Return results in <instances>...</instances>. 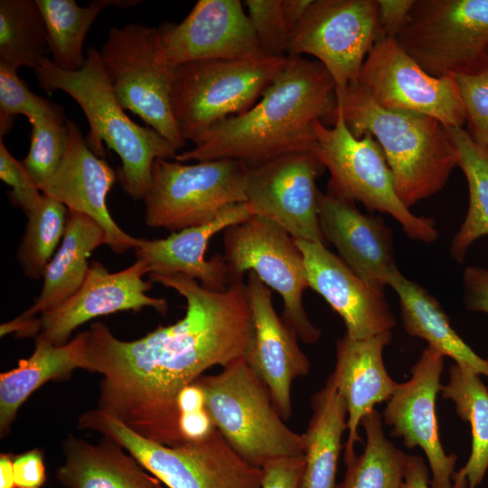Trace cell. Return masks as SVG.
<instances>
[{
    "label": "cell",
    "instance_id": "8992f818",
    "mask_svg": "<svg viewBox=\"0 0 488 488\" xmlns=\"http://www.w3.org/2000/svg\"><path fill=\"white\" fill-rule=\"evenodd\" d=\"M80 429L108 436L167 488H261L263 469L239 455L214 428L204 438L167 446L148 440L95 408L82 413Z\"/></svg>",
    "mask_w": 488,
    "mask_h": 488
},
{
    "label": "cell",
    "instance_id": "e575fe53",
    "mask_svg": "<svg viewBox=\"0 0 488 488\" xmlns=\"http://www.w3.org/2000/svg\"><path fill=\"white\" fill-rule=\"evenodd\" d=\"M68 208L42 193L26 216L28 221L17 250L23 274L30 279L42 277L65 233Z\"/></svg>",
    "mask_w": 488,
    "mask_h": 488
},
{
    "label": "cell",
    "instance_id": "484cf974",
    "mask_svg": "<svg viewBox=\"0 0 488 488\" xmlns=\"http://www.w3.org/2000/svg\"><path fill=\"white\" fill-rule=\"evenodd\" d=\"M62 451L65 460L57 479L66 488H165L108 436L91 444L70 434Z\"/></svg>",
    "mask_w": 488,
    "mask_h": 488
},
{
    "label": "cell",
    "instance_id": "bcb514c9",
    "mask_svg": "<svg viewBox=\"0 0 488 488\" xmlns=\"http://www.w3.org/2000/svg\"><path fill=\"white\" fill-rule=\"evenodd\" d=\"M312 2L313 0H281L282 15L290 33L302 21Z\"/></svg>",
    "mask_w": 488,
    "mask_h": 488
},
{
    "label": "cell",
    "instance_id": "f546056e",
    "mask_svg": "<svg viewBox=\"0 0 488 488\" xmlns=\"http://www.w3.org/2000/svg\"><path fill=\"white\" fill-rule=\"evenodd\" d=\"M441 392L455 403L457 415L472 428L470 456L453 474V488H477L488 470V389L480 374L455 363Z\"/></svg>",
    "mask_w": 488,
    "mask_h": 488
},
{
    "label": "cell",
    "instance_id": "60d3db41",
    "mask_svg": "<svg viewBox=\"0 0 488 488\" xmlns=\"http://www.w3.org/2000/svg\"><path fill=\"white\" fill-rule=\"evenodd\" d=\"M304 465V455L268 461L261 467V488H298Z\"/></svg>",
    "mask_w": 488,
    "mask_h": 488
},
{
    "label": "cell",
    "instance_id": "277c9868",
    "mask_svg": "<svg viewBox=\"0 0 488 488\" xmlns=\"http://www.w3.org/2000/svg\"><path fill=\"white\" fill-rule=\"evenodd\" d=\"M39 86L51 93L70 95L81 108L89 126L87 144L99 157L103 143L115 151L122 165L118 178L123 190L135 201L143 200L157 158L170 160L174 148L150 127H141L126 114L114 93L100 52L87 49L86 61L76 71L63 70L44 58L33 69Z\"/></svg>",
    "mask_w": 488,
    "mask_h": 488
},
{
    "label": "cell",
    "instance_id": "44dd1931",
    "mask_svg": "<svg viewBox=\"0 0 488 488\" xmlns=\"http://www.w3.org/2000/svg\"><path fill=\"white\" fill-rule=\"evenodd\" d=\"M317 211L325 241L361 280L384 293L399 270L390 228L379 216L362 213L354 202L318 190Z\"/></svg>",
    "mask_w": 488,
    "mask_h": 488
},
{
    "label": "cell",
    "instance_id": "30bf717a",
    "mask_svg": "<svg viewBox=\"0 0 488 488\" xmlns=\"http://www.w3.org/2000/svg\"><path fill=\"white\" fill-rule=\"evenodd\" d=\"M396 39L432 76L479 72L488 68V0H414Z\"/></svg>",
    "mask_w": 488,
    "mask_h": 488
},
{
    "label": "cell",
    "instance_id": "2e32d148",
    "mask_svg": "<svg viewBox=\"0 0 488 488\" xmlns=\"http://www.w3.org/2000/svg\"><path fill=\"white\" fill-rule=\"evenodd\" d=\"M157 30V57L170 68L196 61L267 55L239 0H198L181 23H165Z\"/></svg>",
    "mask_w": 488,
    "mask_h": 488
},
{
    "label": "cell",
    "instance_id": "83f0119b",
    "mask_svg": "<svg viewBox=\"0 0 488 488\" xmlns=\"http://www.w3.org/2000/svg\"><path fill=\"white\" fill-rule=\"evenodd\" d=\"M389 286L399 297L403 327L408 334L425 340L427 346L450 357L459 366L488 377V360L479 356L457 334L432 295L399 270L391 276Z\"/></svg>",
    "mask_w": 488,
    "mask_h": 488
},
{
    "label": "cell",
    "instance_id": "9c48e42d",
    "mask_svg": "<svg viewBox=\"0 0 488 488\" xmlns=\"http://www.w3.org/2000/svg\"><path fill=\"white\" fill-rule=\"evenodd\" d=\"M249 169L233 159L189 164L157 158L143 198L145 224L173 233L213 221L227 206L246 202Z\"/></svg>",
    "mask_w": 488,
    "mask_h": 488
},
{
    "label": "cell",
    "instance_id": "5bb4252c",
    "mask_svg": "<svg viewBox=\"0 0 488 488\" xmlns=\"http://www.w3.org/2000/svg\"><path fill=\"white\" fill-rule=\"evenodd\" d=\"M356 80L383 108L427 115L449 127L466 123L455 77L428 74L396 38L375 42Z\"/></svg>",
    "mask_w": 488,
    "mask_h": 488
},
{
    "label": "cell",
    "instance_id": "d6986e66",
    "mask_svg": "<svg viewBox=\"0 0 488 488\" xmlns=\"http://www.w3.org/2000/svg\"><path fill=\"white\" fill-rule=\"evenodd\" d=\"M246 284L251 327L243 359L267 386L275 408L286 420L292 415V383L309 373L310 361L299 347L296 332L277 314L270 288L252 271Z\"/></svg>",
    "mask_w": 488,
    "mask_h": 488
},
{
    "label": "cell",
    "instance_id": "7402d4cb",
    "mask_svg": "<svg viewBox=\"0 0 488 488\" xmlns=\"http://www.w3.org/2000/svg\"><path fill=\"white\" fill-rule=\"evenodd\" d=\"M295 241L304 258L309 287L342 317L347 336L365 339L391 331L396 318L384 293L367 285L325 244Z\"/></svg>",
    "mask_w": 488,
    "mask_h": 488
},
{
    "label": "cell",
    "instance_id": "b9f144b4",
    "mask_svg": "<svg viewBox=\"0 0 488 488\" xmlns=\"http://www.w3.org/2000/svg\"><path fill=\"white\" fill-rule=\"evenodd\" d=\"M14 474L16 488H42L47 478L42 452L36 448L14 455Z\"/></svg>",
    "mask_w": 488,
    "mask_h": 488
},
{
    "label": "cell",
    "instance_id": "7bdbcfd3",
    "mask_svg": "<svg viewBox=\"0 0 488 488\" xmlns=\"http://www.w3.org/2000/svg\"><path fill=\"white\" fill-rule=\"evenodd\" d=\"M462 279L466 308L488 314V268L477 266L466 267Z\"/></svg>",
    "mask_w": 488,
    "mask_h": 488
},
{
    "label": "cell",
    "instance_id": "9a60e30c",
    "mask_svg": "<svg viewBox=\"0 0 488 488\" xmlns=\"http://www.w3.org/2000/svg\"><path fill=\"white\" fill-rule=\"evenodd\" d=\"M309 152L280 155L249 169L246 202L296 239L325 243L317 211L316 179L324 170Z\"/></svg>",
    "mask_w": 488,
    "mask_h": 488
},
{
    "label": "cell",
    "instance_id": "4dcf8cb0",
    "mask_svg": "<svg viewBox=\"0 0 488 488\" xmlns=\"http://www.w3.org/2000/svg\"><path fill=\"white\" fill-rule=\"evenodd\" d=\"M47 29L52 61L63 70H80L85 61L82 49L90 26L101 11L140 3L135 0H93L85 7L74 0H35Z\"/></svg>",
    "mask_w": 488,
    "mask_h": 488
},
{
    "label": "cell",
    "instance_id": "ffe728a7",
    "mask_svg": "<svg viewBox=\"0 0 488 488\" xmlns=\"http://www.w3.org/2000/svg\"><path fill=\"white\" fill-rule=\"evenodd\" d=\"M115 180V171L90 149L79 127L68 119L65 155L54 174L39 188L69 210L95 220L103 228L110 249L123 253L135 249L140 239L126 233L108 210L107 195Z\"/></svg>",
    "mask_w": 488,
    "mask_h": 488
},
{
    "label": "cell",
    "instance_id": "7c38bea8",
    "mask_svg": "<svg viewBox=\"0 0 488 488\" xmlns=\"http://www.w3.org/2000/svg\"><path fill=\"white\" fill-rule=\"evenodd\" d=\"M224 258L230 284L254 272L283 300L282 318L305 343H314L321 331L309 319L303 294L309 287L302 252L295 239L275 222L252 215L223 230Z\"/></svg>",
    "mask_w": 488,
    "mask_h": 488
},
{
    "label": "cell",
    "instance_id": "d6a6232c",
    "mask_svg": "<svg viewBox=\"0 0 488 488\" xmlns=\"http://www.w3.org/2000/svg\"><path fill=\"white\" fill-rule=\"evenodd\" d=\"M361 424L366 435L364 451L345 464L344 478L334 488H401L408 455L386 437L376 409L364 416Z\"/></svg>",
    "mask_w": 488,
    "mask_h": 488
},
{
    "label": "cell",
    "instance_id": "cb8c5ba5",
    "mask_svg": "<svg viewBox=\"0 0 488 488\" xmlns=\"http://www.w3.org/2000/svg\"><path fill=\"white\" fill-rule=\"evenodd\" d=\"M391 331L365 339L346 334L336 341V364L332 373L347 412L348 437L344 445V462L356 456L354 446L361 440L358 427L374 405L388 401L397 382L386 371L383 350L391 341Z\"/></svg>",
    "mask_w": 488,
    "mask_h": 488
},
{
    "label": "cell",
    "instance_id": "d4e9b609",
    "mask_svg": "<svg viewBox=\"0 0 488 488\" xmlns=\"http://www.w3.org/2000/svg\"><path fill=\"white\" fill-rule=\"evenodd\" d=\"M88 331L63 345H54L35 336L33 353L20 359L17 366L0 374V435L10 431L23 402L41 386L51 380L67 379L76 369L89 371Z\"/></svg>",
    "mask_w": 488,
    "mask_h": 488
},
{
    "label": "cell",
    "instance_id": "ee69618b",
    "mask_svg": "<svg viewBox=\"0 0 488 488\" xmlns=\"http://www.w3.org/2000/svg\"><path fill=\"white\" fill-rule=\"evenodd\" d=\"M379 39L397 38L407 21L414 0H377Z\"/></svg>",
    "mask_w": 488,
    "mask_h": 488
},
{
    "label": "cell",
    "instance_id": "7dc6e473",
    "mask_svg": "<svg viewBox=\"0 0 488 488\" xmlns=\"http://www.w3.org/2000/svg\"><path fill=\"white\" fill-rule=\"evenodd\" d=\"M0 488H16L14 474V455H0Z\"/></svg>",
    "mask_w": 488,
    "mask_h": 488
},
{
    "label": "cell",
    "instance_id": "74e56055",
    "mask_svg": "<svg viewBox=\"0 0 488 488\" xmlns=\"http://www.w3.org/2000/svg\"><path fill=\"white\" fill-rule=\"evenodd\" d=\"M454 77L465 107V130L473 142L488 154V68Z\"/></svg>",
    "mask_w": 488,
    "mask_h": 488
},
{
    "label": "cell",
    "instance_id": "52a82bcc",
    "mask_svg": "<svg viewBox=\"0 0 488 488\" xmlns=\"http://www.w3.org/2000/svg\"><path fill=\"white\" fill-rule=\"evenodd\" d=\"M314 129L316 139L311 153L330 173L327 193L391 215L414 240H436L434 220L415 215L400 201L382 148L371 135L355 137L338 107L333 126L316 120Z\"/></svg>",
    "mask_w": 488,
    "mask_h": 488
},
{
    "label": "cell",
    "instance_id": "7a4b0ae2",
    "mask_svg": "<svg viewBox=\"0 0 488 488\" xmlns=\"http://www.w3.org/2000/svg\"><path fill=\"white\" fill-rule=\"evenodd\" d=\"M336 112V86L325 67L287 55L252 108L217 123L192 149L174 158L181 163L233 159L250 167L290 153H311L316 139L314 122L333 126Z\"/></svg>",
    "mask_w": 488,
    "mask_h": 488
},
{
    "label": "cell",
    "instance_id": "ba28073f",
    "mask_svg": "<svg viewBox=\"0 0 488 488\" xmlns=\"http://www.w3.org/2000/svg\"><path fill=\"white\" fill-rule=\"evenodd\" d=\"M286 56L205 60L173 68L171 103L182 136L194 144L214 125L252 108Z\"/></svg>",
    "mask_w": 488,
    "mask_h": 488
},
{
    "label": "cell",
    "instance_id": "f6af8a7d",
    "mask_svg": "<svg viewBox=\"0 0 488 488\" xmlns=\"http://www.w3.org/2000/svg\"><path fill=\"white\" fill-rule=\"evenodd\" d=\"M401 488H430L429 473L423 457L408 456Z\"/></svg>",
    "mask_w": 488,
    "mask_h": 488
},
{
    "label": "cell",
    "instance_id": "8d00e7d4",
    "mask_svg": "<svg viewBox=\"0 0 488 488\" xmlns=\"http://www.w3.org/2000/svg\"><path fill=\"white\" fill-rule=\"evenodd\" d=\"M51 104L29 89L17 70L0 65V138L12 128L14 116L23 115L30 121Z\"/></svg>",
    "mask_w": 488,
    "mask_h": 488
},
{
    "label": "cell",
    "instance_id": "1f68e13d",
    "mask_svg": "<svg viewBox=\"0 0 488 488\" xmlns=\"http://www.w3.org/2000/svg\"><path fill=\"white\" fill-rule=\"evenodd\" d=\"M456 153L457 166L464 173L469 192L465 218L453 238L450 255L465 260L474 242L488 236V154L481 150L464 127H446Z\"/></svg>",
    "mask_w": 488,
    "mask_h": 488
},
{
    "label": "cell",
    "instance_id": "4fadbf2b",
    "mask_svg": "<svg viewBox=\"0 0 488 488\" xmlns=\"http://www.w3.org/2000/svg\"><path fill=\"white\" fill-rule=\"evenodd\" d=\"M378 39L377 0H313L291 33L287 55L315 57L339 95L358 79Z\"/></svg>",
    "mask_w": 488,
    "mask_h": 488
},
{
    "label": "cell",
    "instance_id": "ac0fdd59",
    "mask_svg": "<svg viewBox=\"0 0 488 488\" xmlns=\"http://www.w3.org/2000/svg\"><path fill=\"white\" fill-rule=\"evenodd\" d=\"M146 274L147 265L140 258L117 272H109L100 262H91L77 292L38 318L40 331L37 335L54 345H63L76 328L99 316L120 311H139L144 307H152L165 315L168 310L166 300L145 294L152 288V282L143 279Z\"/></svg>",
    "mask_w": 488,
    "mask_h": 488
},
{
    "label": "cell",
    "instance_id": "e0dca14e",
    "mask_svg": "<svg viewBox=\"0 0 488 488\" xmlns=\"http://www.w3.org/2000/svg\"><path fill=\"white\" fill-rule=\"evenodd\" d=\"M445 356L427 346L411 368V377L398 383L382 414L392 427L391 436L402 437L408 448L419 446L429 464L430 488H453L456 455H446L441 445L436 399L442 385Z\"/></svg>",
    "mask_w": 488,
    "mask_h": 488
},
{
    "label": "cell",
    "instance_id": "5b68a950",
    "mask_svg": "<svg viewBox=\"0 0 488 488\" xmlns=\"http://www.w3.org/2000/svg\"><path fill=\"white\" fill-rule=\"evenodd\" d=\"M194 382L214 427L249 464L261 468L273 459L304 455L303 435L284 423L268 389L243 358Z\"/></svg>",
    "mask_w": 488,
    "mask_h": 488
},
{
    "label": "cell",
    "instance_id": "f35d334b",
    "mask_svg": "<svg viewBox=\"0 0 488 488\" xmlns=\"http://www.w3.org/2000/svg\"><path fill=\"white\" fill-rule=\"evenodd\" d=\"M248 16L263 52L287 56L290 31L281 12V0H246Z\"/></svg>",
    "mask_w": 488,
    "mask_h": 488
},
{
    "label": "cell",
    "instance_id": "ab89813d",
    "mask_svg": "<svg viewBox=\"0 0 488 488\" xmlns=\"http://www.w3.org/2000/svg\"><path fill=\"white\" fill-rule=\"evenodd\" d=\"M0 179L8 184L10 200L20 207L25 214L31 211L40 202L42 193L36 182L24 169L22 162L17 161L7 150L0 138Z\"/></svg>",
    "mask_w": 488,
    "mask_h": 488
},
{
    "label": "cell",
    "instance_id": "f1b7e54d",
    "mask_svg": "<svg viewBox=\"0 0 488 488\" xmlns=\"http://www.w3.org/2000/svg\"><path fill=\"white\" fill-rule=\"evenodd\" d=\"M312 416L304 441L305 465L298 488H334L348 412L331 374L311 398Z\"/></svg>",
    "mask_w": 488,
    "mask_h": 488
},
{
    "label": "cell",
    "instance_id": "3957f363",
    "mask_svg": "<svg viewBox=\"0 0 488 488\" xmlns=\"http://www.w3.org/2000/svg\"><path fill=\"white\" fill-rule=\"evenodd\" d=\"M336 98L351 133L358 138L370 134L381 146L398 196L406 207L446 186L457 160L446 128L437 119L383 108L358 80Z\"/></svg>",
    "mask_w": 488,
    "mask_h": 488
},
{
    "label": "cell",
    "instance_id": "d590c367",
    "mask_svg": "<svg viewBox=\"0 0 488 488\" xmlns=\"http://www.w3.org/2000/svg\"><path fill=\"white\" fill-rule=\"evenodd\" d=\"M30 148L22 164L38 186L57 170L67 148L68 119L62 107L52 102L42 113L30 120Z\"/></svg>",
    "mask_w": 488,
    "mask_h": 488
},
{
    "label": "cell",
    "instance_id": "4316f807",
    "mask_svg": "<svg viewBox=\"0 0 488 488\" xmlns=\"http://www.w3.org/2000/svg\"><path fill=\"white\" fill-rule=\"evenodd\" d=\"M102 244H106L103 228L89 216L68 209L65 233L45 268L42 291L34 304L14 319L33 320L70 298L88 275L89 257Z\"/></svg>",
    "mask_w": 488,
    "mask_h": 488
},
{
    "label": "cell",
    "instance_id": "8fae6325",
    "mask_svg": "<svg viewBox=\"0 0 488 488\" xmlns=\"http://www.w3.org/2000/svg\"><path fill=\"white\" fill-rule=\"evenodd\" d=\"M158 54V30L142 23L111 27L101 52L104 69L121 107L137 115L175 151L186 140L171 103L173 68Z\"/></svg>",
    "mask_w": 488,
    "mask_h": 488
},
{
    "label": "cell",
    "instance_id": "6da1fadb",
    "mask_svg": "<svg viewBox=\"0 0 488 488\" xmlns=\"http://www.w3.org/2000/svg\"><path fill=\"white\" fill-rule=\"evenodd\" d=\"M149 280L184 297L183 317L134 341L117 338L100 322L88 330L89 371L102 376L97 408L153 442L177 446V399L208 369L243 358L251 327L247 284L221 292L181 274H150Z\"/></svg>",
    "mask_w": 488,
    "mask_h": 488
},
{
    "label": "cell",
    "instance_id": "603a6c76",
    "mask_svg": "<svg viewBox=\"0 0 488 488\" xmlns=\"http://www.w3.org/2000/svg\"><path fill=\"white\" fill-rule=\"evenodd\" d=\"M252 215L247 202L231 204L208 223L173 232L164 239H140L134 250L137 258L145 261L148 275L181 274L194 278L208 290L225 291L230 285L228 266L221 254L205 259L209 241L215 234Z\"/></svg>",
    "mask_w": 488,
    "mask_h": 488
},
{
    "label": "cell",
    "instance_id": "836d02e7",
    "mask_svg": "<svg viewBox=\"0 0 488 488\" xmlns=\"http://www.w3.org/2000/svg\"><path fill=\"white\" fill-rule=\"evenodd\" d=\"M51 53L47 29L35 0L0 1V65L35 69Z\"/></svg>",
    "mask_w": 488,
    "mask_h": 488
}]
</instances>
